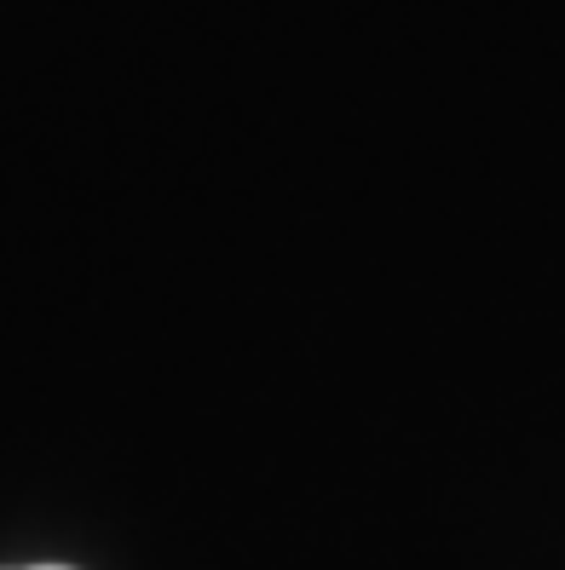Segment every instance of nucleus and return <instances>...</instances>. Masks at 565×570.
Wrapping results in <instances>:
<instances>
[{
    "label": "nucleus",
    "mask_w": 565,
    "mask_h": 570,
    "mask_svg": "<svg viewBox=\"0 0 565 570\" xmlns=\"http://www.w3.org/2000/svg\"><path fill=\"white\" fill-rule=\"evenodd\" d=\"M36 570H58V564H36Z\"/></svg>",
    "instance_id": "f257e3e1"
}]
</instances>
